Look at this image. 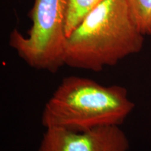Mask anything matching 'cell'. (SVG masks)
<instances>
[{
    "label": "cell",
    "instance_id": "cell-4",
    "mask_svg": "<svg viewBox=\"0 0 151 151\" xmlns=\"http://www.w3.org/2000/svg\"><path fill=\"white\" fill-rule=\"evenodd\" d=\"M128 139L120 126L76 132L46 129L37 151H127Z\"/></svg>",
    "mask_w": 151,
    "mask_h": 151
},
{
    "label": "cell",
    "instance_id": "cell-5",
    "mask_svg": "<svg viewBox=\"0 0 151 151\" xmlns=\"http://www.w3.org/2000/svg\"><path fill=\"white\" fill-rule=\"evenodd\" d=\"M106 0H66L65 32L67 37L92 10Z\"/></svg>",
    "mask_w": 151,
    "mask_h": 151
},
{
    "label": "cell",
    "instance_id": "cell-6",
    "mask_svg": "<svg viewBox=\"0 0 151 151\" xmlns=\"http://www.w3.org/2000/svg\"><path fill=\"white\" fill-rule=\"evenodd\" d=\"M139 31L151 35V0H125Z\"/></svg>",
    "mask_w": 151,
    "mask_h": 151
},
{
    "label": "cell",
    "instance_id": "cell-1",
    "mask_svg": "<svg viewBox=\"0 0 151 151\" xmlns=\"http://www.w3.org/2000/svg\"><path fill=\"white\" fill-rule=\"evenodd\" d=\"M143 42L125 0H106L67 37L65 65L97 72L139 52Z\"/></svg>",
    "mask_w": 151,
    "mask_h": 151
},
{
    "label": "cell",
    "instance_id": "cell-2",
    "mask_svg": "<svg viewBox=\"0 0 151 151\" xmlns=\"http://www.w3.org/2000/svg\"><path fill=\"white\" fill-rule=\"evenodd\" d=\"M134 108L125 88L104 86L92 79H62L43 107L41 124L46 129L76 132L120 126Z\"/></svg>",
    "mask_w": 151,
    "mask_h": 151
},
{
    "label": "cell",
    "instance_id": "cell-3",
    "mask_svg": "<svg viewBox=\"0 0 151 151\" xmlns=\"http://www.w3.org/2000/svg\"><path fill=\"white\" fill-rule=\"evenodd\" d=\"M65 14L66 0H35L27 36L14 29L9 45L30 67L56 73L65 66Z\"/></svg>",
    "mask_w": 151,
    "mask_h": 151
}]
</instances>
